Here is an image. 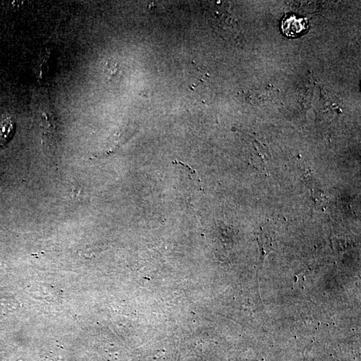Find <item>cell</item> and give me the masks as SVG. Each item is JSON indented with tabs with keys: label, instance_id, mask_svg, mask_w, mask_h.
I'll return each instance as SVG.
<instances>
[{
	"label": "cell",
	"instance_id": "obj_2",
	"mask_svg": "<svg viewBox=\"0 0 361 361\" xmlns=\"http://www.w3.org/2000/svg\"><path fill=\"white\" fill-rule=\"evenodd\" d=\"M15 123L11 118L7 117L0 123V146H3L12 138L15 131Z\"/></svg>",
	"mask_w": 361,
	"mask_h": 361
},
{
	"label": "cell",
	"instance_id": "obj_1",
	"mask_svg": "<svg viewBox=\"0 0 361 361\" xmlns=\"http://www.w3.org/2000/svg\"><path fill=\"white\" fill-rule=\"evenodd\" d=\"M308 22L306 18H300L290 15L284 18L282 24L283 32L288 37L294 38L304 34L307 31Z\"/></svg>",
	"mask_w": 361,
	"mask_h": 361
}]
</instances>
